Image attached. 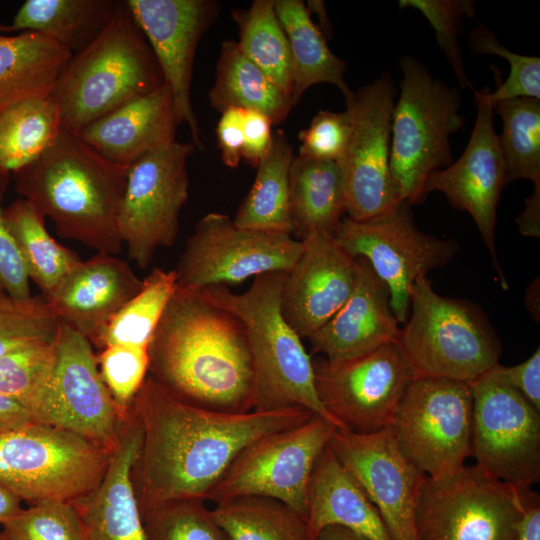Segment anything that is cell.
<instances>
[{
	"label": "cell",
	"mask_w": 540,
	"mask_h": 540,
	"mask_svg": "<svg viewBox=\"0 0 540 540\" xmlns=\"http://www.w3.org/2000/svg\"><path fill=\"white\" fill-rule=\"evenodd\" d=\"M316 540H368L344 527L329 526L323 529Z\"/></svg>",
	"instance_id": "cell-56"
},
{
	"label": "cell",
	"mask_w": 540,
	"mask_h": 540,
	"mask_svg": "<svg viewBox=\"0 0 540 540\" xmlns=\"http://www.w3.org/2000/svg\"><path fill=\"white\" fill-rule=\"evenodd\" d=\"M470 383L417 377L388 427L402 454L425 476L438 479L465 466L472 452Z\"/></svg>",
	"instance_id": "cell-10"
},
{
	"label": "cell",
	"mask_w": 540,
	"mask_h": 540,
	"mask_svg": "<svg viewBox=\"0 0 540 540\" xmlns=\"http://www.w3.org/2000/svg\"><path fill=\"white\" fill-rule=\"evenodd\" d=\"M132 411L126 424L119 418L118 442L101 482L71 501L81 521L83 540H147L133 483L143 433Z\"/></svg>",
	"instance_id": "cell-24"
},
{
	"label": "cell",
	"mask_w": 540,
	"mask_h": 540,
	"mask_svg": "<svg viewBox=\"0 0 540 540\" xmlns=\"http://www.w3.org/2000/svg\"><path fill=\"white\" fill-rule=\"evenodd\" d=\"M471 53L479 55H498L507 60L510 71L505 81L500 73L493 68L498 87L491 91L489 87L479 93L492 107L495 103L515 98L540 99V58L538 56L520 55L503 46L483 23H478L468 36Z\"/></svg>",
	"instance_id": "cell-41"
},
{
	"label": "cell",
	"mask_w": 540,
	"mask_h": 540,
	"mask_svg": "<svg viewBox=\"0 0 540 540\" xmlns=\"http://www.w3.org/2000/svg\"><path fill=\"white\" fill-rule=\"evenodd\" d=\"M289 206L296 239L313 234L334 237L346 213L339 163L295 156L289 176Z\"/></svg>",
	"instance_id": "cell-28"
},
{
	"label": "cell",
	"mask_w": 540,
	"mask_h": 540,
	"mask_svg": "<svg viewBox=\"0 0 540 540\" xmlns=\"http://www.w3.org/2000/svg\"><path fill=\"white\" fill-rule=\"evenodd\" d=\"M22 509L21 499L0 484V524L13 518Z\"/></svg>",
	"instance_id": "cell-55"
},
{
	"label": "cell",
	"mask_w": 540,
	"mask_h": 540,
	"mask_svg": "<svg viewBox=\"0 0 540 540\" xmlns=\"http://www.w3.org/2000/svg\"><path fill=\"white\" fill-rule=\"evenodd\" d=\"M3 215L29 279L44 298L49 297L83 260L49 234L45 218L27 200L19 197L4 208Z\"/></svg>",
	"instance_id": "cell-34"
},
{
	"label": "cell",
	"mask_w": 540,
	"mask_h": 540,
	"mask_svg": "<svg viewBox=\"0 0 540 540\" xmlns=\"http://www.w3.org/2000/svg\"><path fill=\"white\" fill-rule=\"evenodd\" d=\"M119 413L100 375L92 344L60 323L54 370L36 414L37 423L70 431L113 451Z\"/></svg>",
	"instance_id": "cell-18"
},
{
	"label": "cell",
	"mask_w": 540,
	"mask_h": 540,
	"mask_svg": "<svg viewBox=\"0 0 540 540\" xmlns=\"http://www.w3.org/2000/svg\"><path fill=\"white\" fill-rule=\"evenodd\" d=\"M273 123L263 113L245 110L243 118L242 159L256 168L269 150L272 142Z\"/></svg>",
	"instance_id": "cell-50"
},
{
	"label": "cell",
	"mask_w": 540,
	"mask_h": 540,
	"mask_svg": "<svg viewBox=\"0 0 540 540\" xmlns=\"http://www.w3.org/2000/svg\"><path fill=\"white\" fill-rule=\"evenodd\" d=\"M519 232L526 237H540V191L525 199L524 209L516 219Z\"/></svg>",
	"instance_id": "cell-53"
},
{
	"label": "cell",
	"mask_w": 540,
	"mask_h": 540,
	"mask_svg": "<svg viewBox=\"0 0 540 540\" xmlns=\"http://www.w3.org/2000/svg\"><path fill=\"white\" fill-rule=\"evenodd\" d=\"M396 92L392 76L383 73L345 99L351 128L338 163L344 177L346 213L355 221L374 218L402 202L390 173Z\"/></svg>",
	"instance_id": "cell-16"
},
{
	"label": "cell",
	"mask_w": 540,
	"mask_h": 540,
	"mask_svg": "<svg viewBox=\"0 0 540 540\" xmlns=\"http://www.w3.org/2000/svg\"><path fill=\"white\" fill-rule=\"evenodd\" d=\"M486 374L510 386L520 393L538 412H540V350L524 362L514 366H502L499 363Z\"/></svg>",
	"instance_id": "cell-49"
},
{
	"label": "cell",
	"mask_w": 540,
	"mask_h": 540,
	"mask_svg": "<svg viewBox=\"0 0 540 540\" xmlns=\"http://www.w3.org/2000/svg\"><path fill=\"white\" fill-rule=\"evenodd\" d=\"M148 356V374L175 397L226 413L254 410L245 327L196 291L177 288L149 342Z\"/></svg>",
	"instance_id": "cell-2"
},
{
	"label": "cell",
	"mask_w": 540,
	"mask_h": 540,
	"mask_svg": "<svg viewBox=\"0 0 540 540\" xmlns=\"http://www.w3.org/2000/svg\"><path fill=\"white\" fill-rule=\"evenodd\" d=\"M146 38L169 87L179 125L186 124L195 148L205 145L191 102L193 62L200 39L215 21L214 0H128L125 2Z\"/></svg>",
	"instance_id": "cell-19"
},
{
	"label": "cell",
	"mask_w": 540,
	"mask_h": 540,
	"mask_svg": "<svg viewBox=\"0 0 540 540\" xmlns=\"http://www.w3.org/2000/svg\"><path fill=\"white\" fill-rule=\"evenodd\" d=\"M417 377L471 383L499 363L500 339L472 302L439 295L426 277L414 284L397 338Z\"/></svg>",
	"instance_id": "cell-7"
},
{
	"label": "cell",
	"mask_w": 540,
	"mask_h": 540,
	"mask_svg": "<svg viewBox=\"0 0 540 540\" xmlns=\"http://www.w3.org/2000/svg\"><path fill=\"white\" fill-rule=\"evenodd\" d=\"M141 515L147 540H230L204 500L169 501Z\"/></svg>",
	"instance_id": "cell-42"
},
{
	"label": "cell",
	"mask_w": 540,
	"mask_h": 540,
	"mask_svg": "<svg viewBox=\"0 0 540 540\" xmlns=\"http://www.w3.org/2000/svg\"><path fill=\"white\" fill-rule=\"evenodd\" d=\"M333 238L352 257L367 260L387 286L399 324L409 316L416 281L446 266L459 251L454 239L419 230L404 201L365 221L344 217Z\"/></svg>",
	"instance_id": "cell-11"
},
{
	"label": "cell",
	"mask_w": 540,
	"mask_h": 540,
	"mask_svg": "<svg viewBox=\"0 0 540 540\" xmlns=\"http://www.w3.org/2000/svg\"><path fill=\"white\" fill-rule=\"evenodd\" d=\"M164 84L156 58L124 2L100 33L73 54L49 97L62 128L78 134L121 104Z\"/></svg>",
	"instance_id": "cell-5"
},
{
	"label": "cell",
	"mask_w": 540,
	"mask_h": 540,
	"mask_svg": "<svg viewBox=\"0 0 540 540\" xmlns=\"http://www.w3.org/2000/svg\"><path fill=\"white\" fill-rule=\"evenodd\" d=\"M178 125L171 91L164 84L121 104L76 135L106 159L131 166L176 141Z\"/></svg>",
	"instance_id": "cell-26"
},
{
	"label": "cell",
	"mask_w": 540,
	"mask_h": 540,
	"mask_svg": "<svg viewBox=\"0 0 540 540\" xmlns=\"http://www.w3.org/2000/svg\"><path fill=\"white\" fill-rule=\"evenodd\" d=\"M294 157L283 130L274 131L269 150L256 167L253 185L233 219L238 227L292 235L289 176Z\"/></svg>",
	"instance_id": "cell-33"
},
{
	"label": "cell",
	"mask_w": 540,
	"mask_h": 540,
	"mask_svg": "<svg viewBox=\"0 0 540 540\" xmlns=\"http://www.w3.org/2000/svg\"><path fill=\"white\" fill-rule=\"evenodd\" d=\"M0 188V288L13 300L31 297L29 275L14 237L4 220Z\"/></svg>",
	"instance_id": "cell-48"
},
{
	"label": "cell",
	"mask_w": 540,
	"mask_h": 540,
	"mask_svg": "<svg viewBox=\"0 0 540 540\" xmlns=\"http://www.w3.org/2000/svg\"><path fill=\"white\" fill-rule=\"evenodd\" d=\"M37 423L33 415L17 401L0 393V432Z\"/></svg>",
	"instance_id": "cell-52"
},
{
	"label": "cell",
	"mask_w": 540,
	"mask_h": 540,
	"mask_svg": "<svg viewBox=\"0 0 540 540\" xmlns=\"http://www.w3.org/2000/svg\"><path fill=\"white\" fill-rule=\"evenodd\" d=\"M502 121L498 135L507 182L527 179L540 190V99L515 98L493 105Z\"/></svg>",
	"instance_id": "cell-38"
},
{
	"label": "cell",
	"mask_w": 540,
	"mask_h": 540,
	"mask_svg": "<svg viewBox=\"0 0 540 540\" xmlns=\"http://www.w3.org/2000/svg\"><path fill=\"white\" fill-rule=\"evenodd\" d=\"M112 451L70 431L32 423L0 432V484L21 501H73L101 482Z\"/></svg>",
	"instance_id": "cell-8"
},
{
	"label": "cell",
	"mask_w": 540,
	"mask_h": 540,
	"mask_svg": "<svg viewBox=\"0 0 540 540\" xmlns=\"http://www.w3.org/2000/svg\"><path fill=\"white\" fill-rule=\"evenodd\" d=\"M176 290L175 270L154 268L142 279L140 290L112 318L98 348L116 344L148 347Z\"/></svg>",
	"instance_id": "cell-39"
},
{
	"label": "cell",
	"mask_w": 540,
	"mask_h": 540,
	"mask_svg": "<svg viewBox=\"0 0 540 540\" xmlns=\"http://www.w3.org/2000/svg\"><path fill=\"white\" fill-rule=\"evenodd\" d=\"M129 168L62 129L52 145L13 178L17 193L54 223L59 236L117 256L123 248L118 214Z\"/></svg>",
	"instance_id": "cell-3"
},
{
	"label": "cell",
	"mask_w": 540,
	"mask_h": 540,
	"mask_svg": "<svg viewBox=\"0 0 540 540\" xmlns=\"http://www.w3.org/2000/svg\"><path fill=\"white\" fill-rule=\"evenodd\" d=\"M60 322L42 295L0 306V357L56 337Z\"/></svg>",
	"instance_id": "cell-44"
},
{
	"label": "cell",
	"mask_w": 540,
	"mask_h": 540,
	"mask_svg": "<svg viewBox=\"0 0 540 540\" xmlns=\"http://www.w3.org/2000/svg\"><path fill=\"white\" fill-rule=\"evenodd\" d=\"M536 494L476 464L438 479L425 476L415 512L417 540H515L524 508Z\"/></svg>",
	"instance_id": "cell-9"
},
{
	"label": "cell",
	"mask_w": 540,
	"mask_h": 540,
	"mask_svg": "<svg viewBox=\"0 0 540 540\" xmlns=\"http://www.w3.org/2000/svg\"><path fill=\"white\" fill-rule=\"evenodd\" d=\"M350 128V117L346 111L320 110L309 127L299 132L301 145L298 155L338 163L344 156Z\"/></svg>",
	"instance_id": "cell-47"
},
{
	"label": "cell",
	"mask_w": 540,
	"mask_h": 540,
	"mask_svg": "<svg viewBox=\"0 0 540 540\" xmlns=\"http://www.w3.org/2000/svg\"><path fill=\"white\" fill-rule=\"evenodd\" d=\"M55 359L56 337L0 357V393L24 406L35 421L52 377Z\"/></svg>",
	"instance_id": "cell-40"
},
{
	"label": "cell",
	"mask_w": 540,
	"mask_h": 540,
	"mask_svg": "<svg viewBox=\"0 0 540 540\" xmlns=\"http://www.w3.org/2000/svg\"><path fill=\"white\" fill-rule=\"evenodd\" d=\"M302 248L291 234L241 228L225 214L208 213L196 224L174 269L177 288L198 290L287 273Z\"/></svg>",
	"instance_id": "cell-15"
},
{
	"label": "cell",
	"mask_w": 540,
	"mask_h": 540,
	"mask_svg": "<svg viewBox=\"0 0 540 540\" xmlns=\"http://www.w3.org/2000/svg\"><path fill=\"white\" fill-rule=\"evenodd\" d=\"M328 447L363 488L392 540H417L415 512L425 475L399 450L388 428L336 429Z\"/></svg>",
	"instance_id": "cell-20"
},
{
	"label": "cell",
	"mask_w": 540,
	"mask_h": 540,
	"mask_svg": "<svg viewBox=\"0 0 540 540\" xmlns=\"http://www.w3.org/2000/svg\"><path fill=\"white\" fill-rule=\"evenodd\" d=\"M231 17L241 52L291 96V54L274 0H255L247 9L232 10Z\"/></svg>",
	"instance_id": "cell-36"
},
{
	"label": "cell",
	"mask_w": 540,
	"mask_h": 540,
	"mask_svg": "<svg viewBox=\"0 0 540 540\" xmlns=\"http://www.w3.org/2000/svg\"><path fill=\"white\" fill-rule=\"evenodd\" d=\"M400 8H414L428 20L436 34L438 46L449 62L461 88L473 89L466 75L459 36L463 29V16L475 15L471 0H401Z\"/></svg>",
	"instance_id": "cell-45"
},
{
	"label": "cell",
	"mask_w": 540,
	"mask_h": 540,
	"mask_svg": "<svg viewBox=\"0 0 540 540\" xmlns=\"http://www.w3.org/2000/svg\"><path fill=\"white\" fill-rule=\"evenodd\" d=\"M12 301L14 300L0 288V306L7 305Z\"/></svg>",
	"instance_id": "cell-57"
},
{
	"label": "cell",
	"mask_w": 540,
	"mask_h": 540,
	"mask_svg": "<svg viewBox=\"0 0 540 540\" xmlns=\"http://www.w3.org/2000/svg\"><path fill=\"white\" fill-rule=\"evenodd\" d=\"M73 53L36 32L0 35V111L35 97H48Z\"/></svg>",
	"instance_id": "cell-29"
},
{
	"label": "cell",
	"mask_w": 540,
	"mask_h": 540,
	"mask_svg": "<svg viewBox=\"0 0 540 540\" xmlns=\"http://www.w3.org/2000/svg\"><path fill=\"white\" fill-rule=\"evenodd\" d=\"M329 526L344 527L368 540H392L363 488L327 446L316 462L309 484L307 539L316 540Z\"/></svg>",
	"instance_id": "cell-27"
},
{
	"label": "cell",
	"mask_w": 540,
	"mask_h": 540,
	"mask_svg": "<svg viewBox=\"0 0 540 540\" xmlns=\"http://www.w3.org/2000/svg\"><path fill=\"white\" fill-rule=\"evenodd\" d=\"M6 540H83L78 512L69 501H44L2 524Z\"/></svg>",
	"instance_id": "cell-43"
},
{
	"label": "cell",
	"mask_w": 540,
	"mask_h": 540,
	"mask_svg": "<svg viewBox=\"0 0 540 540\" xmlns=\"http://www.w3.org/2000/svg\"><path fill=\"white\" fill-rule=\"evenodd\" d=\"M100 375L120 413L128 410L148 375V347L108 345L97 356Z\"/></svg>",
	"instance_id": "cell-46"
},
{
	"label": "cell",
	"mask_w": 540,
	"mask_h": 540,
	"mask_svg": "<svg viewBox=\"0 0 540 540\" xmlns=\"http://www.w3.org/2000/svg\"><path fill=\"white\" fill-rule=\"evenodd\" d=\"M245 110L229 108L221 112L216 127L217 143L224 165L236 168L242 159Z\"/></svg>",
	"instance_id": "cell-51"
},
{
	"label": "cell",
	"mask_w": 540,
	"mask_h": 540,
	"mask_svg": "<svg viewBox=\"0 0 540 540\" xmlns=\"http://www.w3.org/2000/svg\"><path fill=\"white\" fill-rule=\"evenodd\" d=\"M119 4L112 0H26L0 32H36L75 54L100 33Z\"/></svg>",
	"instance_id": "cell-32"
},
{
	"label": "cell",
	"mask_w": 540,
	"mask_h": 540,
	"mask_svg": "<svg viewBox=\"0 0 540 540\" xmlns=\"http://www.w3.org/2000/svg\"><path fill=\"white\" fill-rule=\"evenodd\" d=\"M312 362L323 407L339 429L358 434L388 428L417 378L397 340L353 359L329 362L321 357Z\"/></svg>",
	"instance_id": "cell-14"
},
{
	"label": "cell",
	"mask_w": 540,
	"mask_h": 540,
	"mask_svg": "<svg viewBox=\"0 0 540 540\" xmlns=\"http://www.w3.org/2000/svg\"><path fill=\"white\" fill-rule=\"evenodd\" d=\"M515 540H540V497L538 494L526 504L517 525Z\"/></svg>",
	"instance_id": "cell-54"
},
{
	"label": "cell",
	"mask_w": 540,
	"mask_h": 540,
	"mask_svg": "<svg viewBox=\"0 0 540 540\" xmlns=\"http://www.w3.org/2000/svg\"><path fill=\"white\" fill-rule=\"evenodd\" d=\"M400 96L395 101L390 150V173L402 201L426 199L428 176L453 162L450 137L465 125L456 87L437 79L419 59L399 61Z\"/></svg>",
	"instance_id": "cell-6"
},
{
	"label": "cell",
	"mask_w": 540,
	"mask_h": 540,
	"mask_svg": "<svg viewBox=\"0 0 540 540\" xmlns=\"http://www.w3.org/2000/svg\"><path fill=\"white\" fill-rule=\"evenodd\" d=\"M192 142L174 141L129 168L118 214V230L128 257L142 270L157 250L174 245L179 215L189 197L187 161Z\"/></svg>",
	"instance_id": "cell-13"
},
{
	"label": "cell",
	"mask_w": 540,
	"mask_h": 540,
	"mask_svg": "<svg viewBox=\"0 0 540 540\" xmlns=\"http://www.w3.org/2000/svg\"><path fill=\"white\" fill-rule=\"evenodd\" d=\"M211 511L230 540H308L304 518L275 499L241 496Z\"/></svg>",
	"instance_id": "cell-37"
},
{
	"label": "cell",
	"mask_w": 540,
	"mask_h": 540,
	"mask_svg": "<svg viewBox=\"0 0 540 540\" xmlns=\"http://www.w3.org/2000/svg\"><path fill=\"white\" fill-rule=\"evenodd\" d=\"M141 285L126 261L97 253L82 261L45 300L60 323L98 348L112 318Z\"/></svg>",
	"instance_id": "cell-23"
},
{
	"label": "cell",
	"mask_w": 540,
	"mask_h": 540,
	"mask_svg": "<svg viewBox=\"0 0 540 540\" xmlns=\"http://www.w3.org/2000/svg\"><path fill=\"white\" fill-rule=\"evenodd\" d=\"M474 99L477 116L465 150L448 167L428 176L424 193L427 196L430 192H441L451 206L470 214L490 251L501 285L507 290L495 248L497 206L508 183L507 170L493 125V107L479 91L474 90Z\"/></svg>",
	"instance_id": "cell-21"
},
{
	"label": "cell",
	"mask_w": 540,
	"mask_h": 540,
	"mask_svg": "<svg viewBox=\"0 0 540 540\" xmlns=\"http://www.w3.org/2000/svg\"><path fill=\"white\" fill-rule=\"evenodd\" d=\"M355 288L343 307L308 338L312 352L329 362L353 359L397 340L400 327L387 286L364 258L358 257Z\"/></svg>",
	"instance_id": "cell-25"
},
{
	"label": "cell",
	"mask_w": 540,
	"mask_h": 540,
	"mask_svg": "<svg viewBox=\"0 0 540 540\" xmlns=\"http://www.w3.org/2000/svg\"><path fill=\"white\" fill-rule=\"evenodd\" d=\"M131 407L143 433L133 468L141 512L169 501L207 500L244 448L314 414L299 407L246 413L206 409L175 397L149 374Z\"/></svg>",
	"instance_id": "cell-1"
},
{
	"label": "cell",
	"mask_w": 540,
	"mask_h": 540,
	"mask_svg": "<svg viewBox=\"0 0 540 540\" xmlns=\"http://www.w3.org/2000/svg\"><path fill=\"white\" fill-rule=\"evenodd\" d=\"M286 273L281 292V311L286 322L308 339L347 302L359 274V261L333 237L313 234Z\"/></svg>",
	"instance_id": "cell-22"
},
{
	"label": "cell",
	"mask_w": 540,
	"mask_h": 540,
	"mask_svg": "<svg viewBox=\"0 0 540 540\" xmlns=\"http://www.w3.org/2000/svg\"><path fill=\"white\" fill-rule=\"evenodd\" d=\"M274 8L287 37L291 54V99L295 106L313 85L328 83L348 98L347 63L328 47L326 36L301 0H274Z\"/></svg>",
	"instance_id": "cell-30"
},
{
	"label": "cell",
	"mask_w": 540,
	"mask_h": 540,
	"mask_svg": "<svg viewBox=\"0 0 540 540\" xmlns=\"http://www.w3.org/2000/svg\"><path fill=\"white\" fill-rule=\"evenodd\" d=\"M338 427L313 414L307 421L254 441L244 448L211 490L219 503L241 496L278 500L304 520L311 476Z\"/></svg>",
	"instance_id": "cell-12"
},
{
	"label": "cell",
	"mask_w": 540,
	"mask_h": 540,
	"mask_svg": "<svg viewBox=\"0 0 540 540\" xmlns=\"http://www.w3.org/2000/svg\"><path fill=\"white\" fill-rule=\"evenodd\" d=\"M285 275L286 272L258 275L241 294L223 285L194 291L243 323L254 371L255 411L299 407L338 427L318 398L313 362L302 338L283 317L281 292Z\"/></svg>",
	"instance_id": "cell-4"
},
{
	"label": "cell",
	"mask_w": 540,
	"mask_h": 540,
	"mask_svg": "<svg viewBox=\"0 0 540 540\" xmlns=\"http://www.w3.org/2000/svg\"><path fill=\"white\" fill-rule=\"evenodd\" d=\"M0 540H6V538L0 533Z\"/></svg>",
	"instance_id": "cell-58"
},
{
	"label": "cell",
	"mask_w": 540,
	"mask_h": 540,
	"mask_svg": "<svg viewBox=\"0 0 540 540\" xmlns=\"http://www.w3.org/2000/svg\"><path fill=\"white\" fill-rule=\"evenodd\" d=\"M470 387L476 465L518 490L531 489L540 481V412L486 373Z\"/></svg>",
	"instance_id": "cell-17"
},
{
	"label": "cell",
	"mask_w": 540,
	"mask_h": 540,
	"mask_svg": "<svg viewBox=\"0 0 540 540\" xmlns=\"http://www.w3.org/2000/svg\"><path fill=\"white\" fill-rule=\"evenodd\" d=\"M50 97L29 98L0 111V181L31 164L62 130Z\"/></svg>",
	"instance_id": "cell-35"
},
{
	"label": "cell",
	"mask_w": 540,
	"mask_h": 540,
	"mask_svg": "<svg viewBox=\"0 0 540 540\" xmlns=\"http://www.w3.org/2000/svg\"><path fill=\"white\" fill-rule=\"evenodd\" d=\"M208 98L220 113L229 108L255 110L265 114L273 125L283 122L293 107L291 96L249 60L233 40L221 45Z\"/></svg>",
	"instance_id": "cell-31"
}]
</instances>
